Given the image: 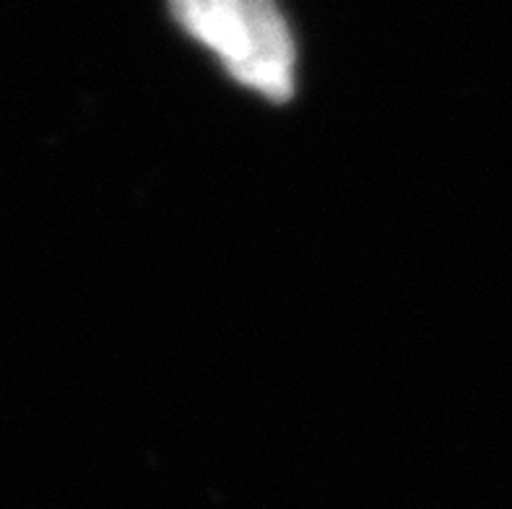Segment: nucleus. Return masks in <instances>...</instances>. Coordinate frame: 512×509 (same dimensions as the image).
I'll return each instance as SVG.
<instances>
[{"mask_svg":"<svg viewBox=\"0 0 512 509\" xmlns=\"http://www.w3.org/2000/svg\"><path fill=\"white\" fill-rule=\"evenodd\" d=\"M180 29L206 47L232 81L271 102L292 99L297 45L276 0H167Z\"/></svg>","mask_w":512,"mask_h":509,"instance_id":"obj_1","label":"nucleus"}]
</instances>
